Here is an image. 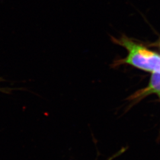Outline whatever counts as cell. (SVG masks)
<instances>
[{
  "instance_id": "obj_2",
  "label": "cell",
  "mask_w": 160,
  "mask_h": 160,
  "mask_svg": "<svg viewBox=\"0 0 160 160\" xmlns=\"http://www.w3.org/2000/svg\"><path fill=\"white\" fill-rule=\"evenodd\" d=\"M155 94L160 99V73L154 72L151 77L148 85L145 88L136 92L131 97L133 100H141L149 95Z\"/></svg>"
},
{
  "instance_id": "obj_4",
  "label": "cell",
  "mask_w": 160,
  "mask_h": 160,
  "mask_svg": "<svg viewBox=\"0 0 160 160\" xmlns=\"http://www.w3.org/2000/svg\"><path fill=\"white\" fill-rule=\"evenodd\" d=\"M5 80H4L2 77H0V82H1V81H4Z\"/></svg>"
},
{
  "instance_id": "obj_1",
  "label": "cell",
  "mask_w": 160,
  "mask_h": 160,
  "mask_svg": "<svg viewBox=\"0 0 160 160\" xmlns=\"http://www.w3.org/2000/svg\"><path fill=\"white\" fill-rule=\"evenodd\" d=\"M114 40L128 52L127 57L122 60V63L131 65L137 68L151 73H160V55L158 53L125 36Z\"/></svg>"
},
{
  "instance_id": "obj_3",
  "label": "cell",
  "mask_w": 160,
  "mask_h": 160,
  "mask_svg": "<svg viewBox=\"0 0 160 160\" xmlns=\"http://www.w3.org/2000/svg\"><path fill=\"white\" fill-rule=\"evenodd\" d=\"M12 89L9 88H0V92H4L6 94H11Z\"/></svg>"
}]
</instances>
